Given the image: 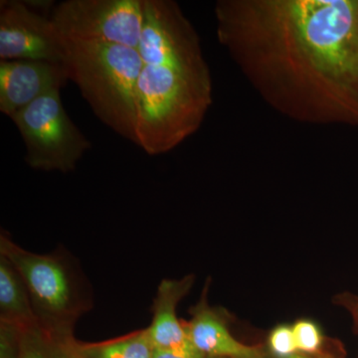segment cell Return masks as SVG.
Returning a JSON list of instances; mask_svg holds the SVG:
<instances>
[{
  "label": "cell",
  "instance_id": "7c38bea8",
  "mask_svg": "<svg viewBox=\"0 0 358 358\" xmlns=\"http://www.w3.org/2000/svg\"><path fill=\"white\" fill-rule=\"evenodd\" d=\"M78 358H152L154 348L147 329L100 343H83L74 338Z\"/></svg>",
  "mask_w": 358,
  "mask_h": 358
},
{
  "label": "cell",
  "instance_id": "9a60e30c",
  "mask_svg": "<svg viewBox=\"0 0 358 358\" xmlns=\"http://www.w3.org/2000/svg\"><path fill=\"white\" fill-rule=\"evenodd\" d=\"M268 345L275 358L289 357L299 352L292 327L279 326L273 329Z\"/></svg>",
  "mask_w": 358,
  "mask_h": 358
},
{
  "label": "cell",
  "instance_id": "4fadbf2b",
  "mask_svg": "<svg viewBox=\"0 0 358 358\" xmlns=\"http://www.w3.org/2000/svg\"><path fill=\"white\" fill-rule=\"evenodd\" d=\"M298 352L303 355H315L322 350L324 336L317 324L301 320L292 327Z\"/></svg>",
  "mask_w": 358,
  "mask_h": 358
},
{
  "label": "cell",
  "instance_id": "6da1fadb",
  "mask_svg": "<svg viewBox=\"0 0 358 358\" xmlns=\"http://www.w3.org/2000/svg\"><path fill=\"white\" fill-rule=\"evenodd\" d=\"M220 44L278 113L358 127V0H219Z\"/></svg>",
  "mask_w": 358,
  "mask_h": 358
},
{
  "label": "cell",
  "instance_id": "9c48e42d",
  "mask_svg": "<svg viewBox=\"0 0 358 358\" xmlns=\"http://www.w3.org/2000/svg\"><path fill=\"white\" fill-rule=\"evenodd\" d=\"M207 288L190 310L192 320L183 322L194 348L207 358H266L260 348L243 345L231 334L225 317L208 305Z\"/></svg>",
  "mask_w": 358,
  "mask_h": 358
},
{
  "label": "cell",
  "instance_id": "ac0fdd59",
  "mask_svg": "<svg viewBox=\"0 0 358 358\" xmlns=\"http://www.w3.org/2000/svg\"><path fill=\"white\" fill-rule=\"evenodd\" d=\"M49 338V336H48ZM75 336L68 338H50L51 358H78L73 348Z\"/></svg>",
  "mask_w": 358,
  "mask_h": 358
},
{
  "label": "cell",
  "instance_id": "8fae6325",
  "mask_svg": "<svg viewBox=\"0 0 358 358\" xmlns=\"http://www.w3.org/2000/svg\"><path fill=\"white\" fill-rule=\"evenodd\" d=\"M0 322L30 329L37 324L31 299L20 271L0 254Z\"/></svg>",
  "mask_w": 358,
  "mask_h": 358
},
{
  "label": "cell",
  "instance_id": "ba28073f",
  "mask_svg": "<svg viewBox=\"0 0 358 358\" xmlns=\"http://www.w3.org/2000/svg\"><path fill=\"white\" fill-rule=\"evenodd\" d=\"M67 80L64 66L57 63L0 61V110L11 119L42 96L60 91Z\"/></svg>",
  "mask_w": 358,
  "mask_h": 358
},
{
  "label": "cell",
  "instance_id": "52a82bcc",
  "mask_svg": "<svg viewBox=\"0 0 358 358\" xmlns=\"http://www.w3.org/2000/svg\"><path fill=\"white\" fill-rule=\"evenodd\" d=\"M65 39L50 16L25 1L0 2V61L41 60L63 65Z\"/></svg>",
  "mask_w": 358,
  "mask_h": 358
},
{
  "label": "cell",
  "instance_id": "2e32d148",
  "mask_svg": "<svg viewBox=\"0 0 358 358\" xmlns=\"http://www.w3.org/2000/svg\"><path fill=\"white\" fill-rule=\"evenodd\" d=\"M24 329L15 324L0 322V358H20Z\"/></svg>",
  "mask_w": 358,
  "mask_h": 358
},
{
  "label": "cell",
  "instance_id": "d6986e66",
  "mask_svg": "<svg viewBox=\"0 0 358 358\" xmlns=\"http://www.w3.org/2000/svg\"><path fill=\"white\" fill-rule=\"evenodd\" d=\"M285 358H310V357H308V355H303V353H296V355H292V357H285Z\"/></svg>",
  "mask_w": 358,
  "mask_h": 358
},
{
  "label": "cell",
  "instance_id": "e0dca14e",
  "mask_svg": "<svg viewBox=\"0 0 358 358\" xmlns=\"http://www.w3.org/2000/svg\"><path fill=\"white\" fill-rule=\"evenodd\" d=\"M152 358H207L194 348L192 341L173 348H154Z\"/></svg>",
  "mask_w": 358,
  "mask_h": 358
},
{
  "label": "cell",
  "instance_id": "8992f818",
  "mask_svg": "<svg viewBox=\"0 0 358 358\" xmlns=\"http://www.w3.org/2000/svg\"><path fill=\"white\" fill-rule=\"evenodd\" d=\"M50 18L64 39L103 42L138 50L143 0H66L55 4Z\"/></svg>",
  "mask_w": 358,
  "mask_h": 358
},
{
  "label": "cell",
  "instance_id": "5bb4252c",
  "mask_svg": "<svg viewBox=\"0 0 358 358\" xmlns=\"http://www.w3.org/2000/svg\"><path fill=\"white\" fill-rule=\"evenodd\" d=\"M20 358H51L50 341L38 326L23 331Z\"/></svg>",
  "mask_w": 358,
  "mask_h": 358
},
{
  "label": "cell",
  "instance_id": "277c9868",
  "mask_svg": "<svg viewBox=\"0 0 358 358\" xmlns=\"http://www.w3.org/2000/svg\"><path fill=\"white\" fill-rule=\"evenodd\" d=\"M0 254L24 279L40 329L50 338L74 336L78 320L94 307L93 289L79 261L63 247L47 254L27 251L3 231Z\"/></svg>",
  "mask_w": 358,
  "mask_h": 358
},
{
  "label": "cell",
  "instance_id": "5b68a950",
  "mask_svg": "<svg viewBox=\"0 0 358 358\" xmlns=\"http://www.w3.org/2000/svg\"><path fill=\"white\" fill-rule=\"evenodd\" d=\"M11 120L24 141L25 162L32 169L70 173L91 148L66 113L60 91L42 96Z\"/></svg>",
  "mask_w": 358,
  "mask_h": 358
},
{
  "label": "cell",
  "instance_id": "7a4b0ae2",
  "mask_svg": "<svg viewBox=\"0 0 358 358\" xmlns=\"http://www.w3.org/2000/svg\"><path fill=\"white\" fill-rule=\"evenodd\" d=\"M212 91L203 53L143 65L136 89V145L150 155L173 150L199 131Z\"/></svg>",
  "mask_w": 358,
  "mask_h": 358
},
{
  "label": "cell",
  "instance_id": "30bf717a",
  "mask_svg": "<svg viewBox=\"0 0 358 358\" xmlns=\"http://www.w3.org/2000/svg\"><path fill=\"white\" fill-rule=\"evenodd\" d=\"M194 282V275L179 280L164 279L157 287L152 303V320L147 327L148 338L154 348H178L189 341L185 326L178 319L176 307L188 294Z\"/></svg>",
  "mask_w": 358,
  "mask_h": 358
},
{
  "label": "cell",
  "instance_id": "3957f363",
  "mask_svg": "<svg viewBox=\"0 0 358 358\" xmlns=\"http://www.w3.org/2000/svg\"><path fill=\"white\" fill-rule=\"evenodd\" d=\"M63 66L96 117L136 143V89L143 67L140 52L122 45L65 39Z\"/></svg>",
  "mask_w": 358,
  "mask_h": 358
}]
</instances>
